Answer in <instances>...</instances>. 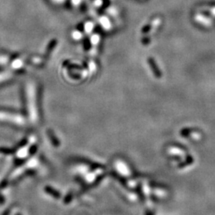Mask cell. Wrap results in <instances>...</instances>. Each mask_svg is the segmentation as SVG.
<instances>
[{"instance_id":"obj_1","label":"cell","mask_w":215,"mask_h":215,"mask_svg":"<svg viewBox=\"0 0 215 215\" xmlns=\"http://www.w3.org/2000/svg\"><path fill=\"white\" fill-rule=\"evenodd\" d=\"M148 63H149L150 67H151V70L153 71L154 75H155L156 77H158V78L161 77V76H162V73H161V71L159 70V68L158 66H157L156 63H155V60L153 58H151V57H149V58H148Z\"/></svg>"},{"instance_id":"obj_2","label":"cell","mask_w":215,"mask_h":215,"mask_svg":"<svg viewBox=\"0 0 215 215\" xmlns=\"http://www.w3.org/2000/svg\"><path fill=\"white\" fill-rule=\"evenodd\" d=\"M150 30H151V26H150V25L146 26V27H144V29H143V30H142V33H143V34H146V33L149 32V31H150Z\"/></svg>"}]
</instances>
